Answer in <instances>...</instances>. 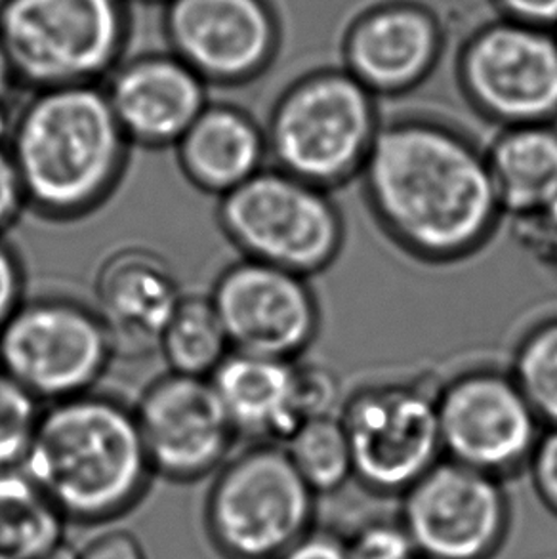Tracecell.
<instances>
[{
    "label": "cell",
    "instance_id": "1",
    "mask_svg": "<svg viewBox=\"0 0 557 559\" xmlns=\"http://www.w3.org/2000/svg\"><path fill=\"white\" fill-rule=\"evenodd\" d=\"M359 180L382 234L422 264L475 257L505 219L485 147L437 117L382 121Z\"/></svg>",
    "mask_w": 557,
    "mask_h": 559
},
{
    "label": "cell",
    "instance_id": "2",
    "mask_svg": "<svg viewBox=\"0 0 557 559\" xmlns=\"http://www.w3.org/2000/svg\"><path fill=\"white\" fill-rule=\"evenodd\" d=\"M130 147L102 84L35 91L7 145L27 209L54 222L98 211L119 188Z\"/></svg>",
    "mask_w": 557,
    "mask_h": 559
},
{
    "label": "cell",
    "instance_id": "3",
    "mask_svg": "<svg viewBox=\"0 0 557 559\" xmlns=\"http://www.w3.org/2000/svg\"><path fill=\"white\" fill-rule=\"evenodd\" d=\"M22 469L81 525L129 514L155 477L134 407L98 390L43 407Z\"/></svg>",
    "mask_w": 557,
    "mask_h": 559
},
{
    "label": "cell",
    "instance_id": "4",
    "mask_svg": "<svg viewBox=\"0 0 557 559\" xmlns=\"http://www.w3.org/2000/svg\"><path fill=\"white\" fill-rule=\"evenodd\" d=\"M380 127L377 96L342 68L288 84L264 129L273 167L332 191L362 176Z\"/></svg>",
    "mask_w": 557,
    "mask_h": 559
},
{
    "label": "cell",
    "instance_id": "5",
    "mask_svg": "<svg viewBox=\"0 0 557 559\" xmlns=\"http://www.w3.org/2000/svg\"><path fill=\"white\" fill-rule=\"evenodd\" d=\"M129 37L125 0H0V46L33 91L102 84Z\"/></svg>",
    "mask_w": 557,
    "mask_h": 559
},
{
    "label": "cell",
    "instance_id": "6",
    "mask_svg": "<svg viewBox=\"0 0 557 559\" xmlns=\"http://www.w3.org/2000/svg\"><path fill=\"white\" fill-rule=\"evenodd\" d=\"M317 495L281 443H250L212 476L204 530L226 559H277L316 530Z\"/></svg>",
    "mask_w": 557,
    "mask_h": 559
},
{
    "label": "cell",
    "instance_id": "7",
    "mask_svg": "<svg viewBox=\"0 0 557 559\" xmlns=\"http://www.w3.org/2000/svg\"><path fill=\"white\" fill-rule=\"evenodd\" d=\"M220 229L242 258L301 277L327 272L342 254L346 224L331 191L265 167L220 197Z\"/></svg>",
    "mask_w": 557,
    "mask_h": 559
},
{
    "label": "cell",
    "instance_id": "8",
    "mask_svg": "<svg viewBox=\"0 0 557 559\" xmlns=\"http://www.w3.org/2000/svg\"><path fill=\"white\" fill-rule=\"evenodd\" d=\"M115 357L96 308L69 296L25 298L0 331V369L43 407L96 392Z\"/></svg>",
    "mask_w": 557,
    "mask_h": 559
},
{
    "label": "cell",
    "instance_id": "9",
    "mask_svg": "<svg viewBox=\"0 0 557 559\" xmlns=\"http://www.w3.org/2000/svg\"><path fill=\"white\" fill-rule=\"evenodd\" d=\"M436 388L424 380H388L344 397L354 481L378 499H401L443 459Z\"/></svg>",
    "mask_w": 557,
    "mask_h": 559
},
{
    "label": "cell",
    "instance_id": "10",
    "mask_svg": "<svg viewBox=\"0 0 557 559\" xmlns=\"http://www.w3.org/2000/svg\"><path fill=\"white\" fill-rule=\"evenodd\" d=\"M443 459L508 481L528 472L544 426L512 372L470 367L437 384Z\"/></svg>",
    "mask_w": 557,
    "mask_h": 559
},
{
    "label": "cell",
    "instance_id": "11",
    "mask_svg": "<svg viewBox=\"0 0 557 559\" xmlns=\"http://www.w3.org/2000/svg\"><path fill=\"white\" fill-rule=\"evenodd\" d=\"M459 84L498 129L557 124V38L508 17L485 25L460 52Z\"/></svg>",
    "mask_w": 557,
    "mask_h": 559
},
{
    "label": "cell",
    "instance_id": "12",
    "mask_svg": "<svg viewBox=\"0 0 557 559\" xmlns=\"http://www.w3.org/2000/svg\"><path fill=\"white\" fill-rule=\"evenodd\" d=\"M400 500L401 520L420 559H495L512 530L505 481L449 459Z\"/></svg>",
    "mask_w": 557,
    "mask_h": 559
},
{
    "label": "cell",
    "instance_id": "13",
    "mask_svg": "<svg viewBox=\"0 0 557 559\" xmlns=\"http://www.w3.org/2000/svg\"><path fill=\"white\" fill-rule=\"evenodd\" d=\"M234 352L298 361L321 329V306L308 277L241 258L211 290Z\"/></svg>",
    "mask_w": 557,
    "mask_h": 559
},
{
    "label": "cell",
    "instance_id": "14",
    "mask_svg": "<svg viewBox=\"0 0 557 559\" xmlns=\"http://www.w3.org/2000/svg\"><path fill=\"white\" fill-rule=\"evenodd\" d=\"M132 407L155 476L191 484L214 476L234 454L239 438L211 378L166 371Z\"/></svg>",
    "mask_w": 557,
    "mask_h": 559
},
{
    "label": "cell",
    "instance_id": "15",
    "mask_svg": "<svg viewBox=\"0 0 557 559\" xmlns=\"http://www.w3.org/2000/svg\"><path fill=\"white\" fill-rule=\"evenodd\" d=\"M165 37L168 50L209 86H239L275 60L277 15L270 0H174Z\"/></svg>",
    "mask_w": 557,
    "mask_h": 559
},
{
    "label": "cell",
    "instance_id": "16",
    "mask_svg": "<svg viewBox=\"0 0 557 559\" xmlns=\"http://www.w3.org/2000/svg\"><path fill=\"white\" fill-rule=\"evenodd\" d=\"M104 91L130 144L151 150L178 144L211 104L209 84L170 50L122 60Z\"/></svg>",
    "mask_w": 557,
    "mask_h": 559
},
{
    "label": "cell",
    "instance_id": "17",
    "mask_svg": "<svg viewBox=\"0 0 557 559\" xmlns=\"http://www.w3.org/2000/svg\"><path fill=\"white\" fill-rule=\"evenodd\" d=\"M183 295L170 262L142 245L109 252L94 277V308L114 338L117 356L155 354Z\"/></svg>",
    "mask_w": 557,
    "mask_h": 559
},
{
    "label": "cell",
    "instance_id": "18",
    "mask_svg": "<svg viewBox=\"0 0 557 559\" xmlns=\"http://www.w3.org/2000/svg\"><path fill=\"white\" fill-rule=\"evenodd\" d=\"M441 53L436 17L415 4H384L355 20L344 40L349 75L375 96H401L420 86Z\"/></svg>",
    "mask_w": 557,
    "mask_h": 559
},
{
    "label": "cell",
    "instance_id": "19",
    "mask_svg": "<svg viewBox=\"0 0 557 559\" xmlns=\"http://www.w3.org/2000/svg\"><path fill=\"white\" fill-rule=\"evenodd\" d=\"M298 361L241 352L224 359L211 382L237 438L283 445L300 426Z\"/></svg>",
    "mask_w": 557,
    "mask_h": 559
},
{
    "label": "cell",
    "instance_id": "20",
    "mask_svg": "<svg viewBox=\"0 0 557 559\" xmlns=\"http://www.w3.org/2000/svg\"><path fill=\"white\" fill-rule=\"evenodd\" d=\"M174 150L188 182L218 199L254 178L270 157L264 127L224 102L204 107Z\"/></svg>",
    "mask_w": 557,
    "mask_h": 559
},
{
    "label": "cell",
    "instance_id": "21",
    "mask_svg": "<svg viewBox=\"0 0 557 559\" xmlns=\"http://www.w3.org/2000/svg\"><path fill=\"white\" fill-rule=\"evenodd\" d=\"M485 155L505 218H520L556 199V122L500 129Z\"/></svg>",
    "mask_w": 557,
    "mask_h": 559
},
{
    "label": "cell",
    "instance_id": "22",
    "mask_svg": "<svg viewBox=\"0 0 557 559\" xmlns=\"http://www.w3.org/2000/svg\"><path fill=\"white\" fill-rule=\"evenodd\" d=\"M68 520L22 468L0 472V559H38L66 540Z\"/></svg>",
    "mask_w": 557,
    "mask_h": 559
},
{
    "label": "cell",
    "instance_id": "23",
    "mask_svg": "<svg viewBox=\"0 0 557 559\" xmlns=\"http://www.w3.org/2000/svg\"><path fill=\"white\" fill-rule=\"evenodd\" d=\"M232 352L211 295L181 296L158 341L157 354L168 372L211 378Z\"/></svg>",
    "mask_w": 557,
    "mask_h": 559
},
{
    "label": "cell",
    "instance_id": "24",
    "mask_svg": "<svg viewBox=\"0 0 557 559\" xmlns=\"http://www.w3.org/2000/svg\"><path fill=\"white\" fill-rule=\"evenodd\" d=\"M283 447L317 499L336 495L354 481L352 449L339 415L304 420Z\"/></svg>",
    "mask_w": 557,
    "mask_h": 559
},
{
    "label": "cell",
    "instance_id": "25",
    "mask_svg": "<svg viewBox=\"0 0 557 559\" xmlns=\"http://www.w3.org/2000/svg\"><path fill=\"white\" fill-rule=\"evenodd\" d=\"M508 371L535 408L544 430L557 428V313L521 334Z\"/></svg>",
    "mask_w": 557,
    "mask_h": 559
},
{
    "label": "cell",
    "instance_id": "26",
    "mask_svg": "<svg viewBox=\"0 0 557 559\" xmlns=\"http://www.w3.org/2000/svg\"><path fill=\"white\" fill-rule=\"evenodd\" d=\"M43 405L0 369V472L22 468Z\"/></svg>",
    "mask_w": 557,
    "mask_h": 559
},
{
    "label": "cell",
    "instance_id": "27",
    "mask_svg": "<svg viewBox=\"0 0 557 559\" xmlns=\"http://www.w3.org/2000/svg\"><path fill=\"white\" fill-rule=\"evenodd\" d=\"M352 559H418L415 543L401 515H377L346 535Z\"/></svg>",
    "mask_w": 557,
    "mask_h": 559
},
{
    "label": "cell",
    "instance_id": "28",
    "mask_svg": "<svg viewBox=\"0 0 557 559\" xmlns=\"http://www.w3.org/2000/svg\"><path fill=\"white\" fill-rule=\"evenodd\" d=\"M512 235L536 264L557 273V197L541 209L513 218Z\"/></svg>",
    "mask_w": 557,
    "mask_h": 559
},
{
    "label": "cell",
    "instance_id": "29",
    "mask_svg": "<svg viewBox=\"0 0 557 559\" xmlns=\"http://www.w3.org/2000/svg\"><path fill=\"white\" fill-rule=\"evenodd\" d=\"M344 397L336 372L329 367L298 361V405L301 423L317 416L340 415Z\"/></svg>",
    "mask_w": 557,
    "mask_h": 559
},
{
    "label": "cell",
    "instance_id": "30",
    "mask_svg": "<svg viewBox=\"0 0 557 559\" xmlns=\"http://www.w3.org/2000/svg\"><path fill=\"white\" fill-rule=\"evenodd\" d=\"M536 499L557 518V428H546L528 466Z\"/></svg>",
    "mask_w": 557,
    "mask_h": 559
},
{
    "label": "cell",
    "instance_id": "31",
    "mask_svg": "<svg viewBox=\"0 0 557 559\" xmlns=\"http://www.w3.org/2000/svg\"><path fill=\"white\" fill-rule=\"evenodd\" d=\"M25 300V270L12 245L0 237V331Z\"/></svg>",
    "mask_w": 557,
    "mask_h": 559
},
{
    "label": "cell",
    "instance_id": "32",
    "mask_svg": "<svg viewBox=\"0 0 557 559\" xmlns=\"http://www.w3.org/2000/svg\"><path fill=\"white\" fill-rule=\"evenodd\" d=\"M76 559H150L142 540L129 530H107L79 548Z\"/></svg>",
    "mask_w": 557,
    "mask_h": 559
},
{
    "label": "cell",
    "instance_id": "33",
    "mask_svg": "<svg viewBox=\"0 0 557 559\" xmlns=\"http://www.w3.org/2000/svg\"><path fill=\"white\" fill-rule=\"evenodd\" d=\"M25 209L27 203L14 163L7 147H0V237L14 226Z\"/></svg>",
    "mask_w": 557,
    "mask_h": 559
},
{
    "label": "cell",
    "instance_id": "34",
    "mask_svg": "<svg viewBox=\"0 0 557 559\" xmlns=\"http://www.w3.org/2000/svg\"><path fill=\"white\" fill-rule=\"evenodd\" d=\"M277 559H352L346 538L331 530L316 527Z\"/></svg>",
    "mask_w": 557,
    "mask_h": 559
},
{
    "label": "cell",
    "instance_id": "35",
    "mask_svg": "<svg viewBox=\"0 0 557 559\" xmlns=\"http://www.w3.org/2000/svg\"><path fill=\"white\" fill-rule=\"evenodd\" d=\"M508 20L548 29L557 25V0H495Z\"/></svg>",
    "mask_w": 557,
    "mask_h": 559
},
{
    "label": "cell",
    "instance_id": "36",
    "mask_svg": "<svg viewBox=\"0 0 557 559\" xmlns=\"http://www.w3.org/2000/svg\"><path fill=\"white\" fill-rule=\"evenodd\" d=\"M15 84H17V79H15L14 69L8 60L7 52L0 46V102L12 99V91H14Z\"/></svg>",
    "mask_w": 557,
    "mask_h": 559
},
{
    "label": "cell",
    "instance_id": "37",
    "mask_svg": "<svg viewBox=\"0 0 557 559\" xmlns=\"http://www.w3.org/2000/svg\"><path fill=\"white\" fill-rule=\"evenodd\" d=\"M15 115L12 102H0V147H7L14 129Z\"/></svg>",
    "mask_w": 557,
    "mask_h": 559
},
{
    "label": "cell",
    "instance_id": "38",
    "mask_svg": "<svg viewBox=\"0 0 557 559\" xmlns=\"http://www.w3.org/2000/svg\"><path fill=\"white\" fill-rule=\"evenodd\" d=\"M79 558V548L73 545H69L68 540H63L61 545L52 548L50 552H46L43 558L38 559H76Z\"/></svg>",
    "mask_w": 557,
    "mask_h": 559
},
{
    "label": "cell",
    "instance_id": "39",
    "mask_svg": "<svg viewBox=\"0 0 557 559\" xmlns=\"http://www.w3.org/2000/svg\"><path fill=\"white\" fill-rule=\"evenodd\" d=\"M127 4L134 2V4H145V7H168L173 4L174 0H125Z\"/></svg>",
    "mask_w": 557,
    "mask_h": 559
},
{
    "label": "cell",
    "instance_id": "40",
    "mask_svg": "<svg viewBox=\"0 0 557 559\" xmlns=\"http://www.w3.org/2000/svg\"><path fill=\"white\" fill-rule=\"evenodd\" d=\"M418 559H420V558H418Z\"/></svg>",
    "mask_w": 557,
    "mask_h": 559
}]
</instances>
